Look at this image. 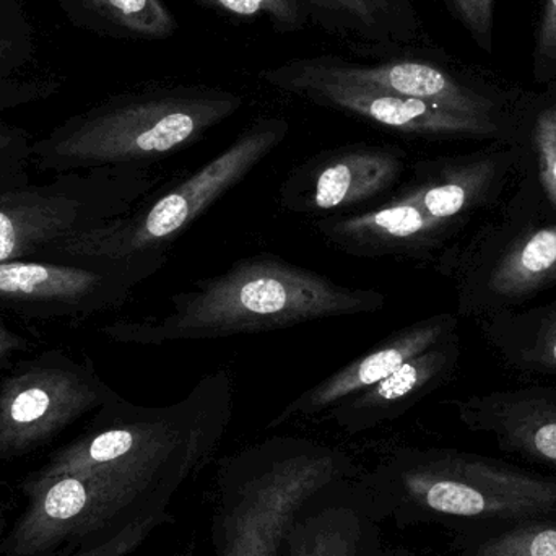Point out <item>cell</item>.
<instances>
[{
  "instance_id": "ac0fdd59",
  "label": "cell",
  "mask_w": 556,
  "mask_h": 556,
  "mask_svg": "<svg viewBox=\"0 0 556 556\" xmlns=\"http://www.w3.org/2000/svg\"><path fill=\"white\" fill-rule=\"evenodd\" d=\"M515 165V150L420 165L405 191L431 217L459 227L464 217L492 201Z\"/></svg>"
},
{
  "instance_id": "7a4b0ae2",
  "label": "cell",
  "mask_w": 556,
  "mask_h": 556,
  "mask_svg": "<svg viewBox=\"0 0 556 556\" xmlns=\"http://www.w3.org/2000/svg\"><path fill=\"white\" fill-rule=\"evenodd\" d=\"M243 106L222 90L126 94L75 114L33 142L31 163L52 176L103 166H149L191 146Z\"/></svg>"
},
{
  "instance_id": "836d02e7",
  "label": "cell",
  "mask_w": 556,
  "mask_h": 556,
  "mask_svg": "<svg viewBox=\"0 0 556 556\" xmlns=\"http://www.w3.org/2000/svg\"><path fill=\"white\" fill-rule=\"evenodd\" d=\"M369 5L375 9V12L378 15H382V13H389V9H391V0H368Z\"/></svg>"
},
{
  "instance_id": "83f0119b",
  "label": "cell",
  "mask_w": 556,
  "mask_h": 556,
  "mask_svg": "<svg viewBox=\"0 0 556 556\" xmlns=\"http://www.w3.org/2000/svg\"><path fill=\"white\" fill-rule=\"evenodd\" d=\"M61 85L54 80H41V78H13V80L0 84V114L5 111L16 110L46 98L59 91Z\"/></svg>"
},
{
  "instance_id": "603a6c76",
  "label": "cell",
  "mask_w": 556,
  "mask_h": 556,
  "mask_svg": "<svg viewBox=\"0 0 556 556\" xmlns=\"http://www.w3.org/2000/svg\"><path fill=\"white\" fill-rule=\"evenodd\" d=\"M457 556H556V513L456 535Z\"/></svg>"
},
{
  "instance_id": "277c9868",
  "label": "cell",
  "mask_w": 556,
  "mask_h": 556,
  "mask_svg": "<svg viewBox=\"0 0 556 556\" xmlns=\"http://www.w3.org/2000/svg\"><path fill=\"white\" fill-rule=\"evenodd\" d=\"M225 467L214 522L217 556H281L296 516L349 469L339 451L300 438H274Z\"/></svg>"
},
{
  "instance_id": "e575fe53",
  "label": "cell",
  "mask_w": 556,
  "mask_h": 556,
  "mask_svg": "<svg viewBox=\"0 0 556 556\" xmlns=\"http://www.w3.org/2000/svg\"><path fill=\"white\" fill-rule=\"evenodd\" d=\"M7 528V506L3 503H0V538H2L3 532H5Z\"/></svg>"
},
{
  "instance_id": "4fadbf2b",
  "label": "cell",
  "mask_w": 556,
  "mask_h": 556,
  "mask_svg": "<svg viewBox=\"0 0 556 556\" xmlns=\"http://www.w3.org/2000/svg\"><path fill=\"white\" fill-rule=\"evenodd\" d=\"M467 430L486 434L503 453L556 473V389L529 386L456 402Z\"/></svg>"
},
{
  "instance_id": "d4e9b609",
  "label": "cell",
  "mask_w": 556,
  "mask_h": 556,
  "mask_svg": "<svg viewBox=\"0 0 556 556\" xmlns=\"http://www.w3.org/2000/svg\"><path fill=\"white\" fill-rule=\"evenodd\" d=\"M212 9L241 18L267 16L281 29H298L306 25V0H199Z\"/></svg>"
},
{
  "instance_id": "f546056e",
  "label": "cell",
  "mask_w": 556,
  "mask_h": 556,
  "mask_svg": "<svg viewBox=\"0 0 556 556\" xmlns=\"http://www.w3.org/2000/svg\"><path fill=\"white\" fill-rule=\"evenodd\" d=\"M539 72L548 78V75L556 72V0H544L542 7L541 23H539L538 46Z\"/></svg>"
},
{
  "instance_id": "7402d4cb",
  "label": "cell",
  "mask_w": 556,
  "mask_h": 556,
  "mask_svg": "<svg viewBox=\"0 0 556 556\" xmlns=\"http://www.w3.org/2000/svg\"><path fill=\"white\" fill-rule=\"evenodd\" d=\"M525 175L511 208L539 220L556 222V106L545 108L532 124Z\"/></svg>"
},
{
  "instance_id": "2e32d148",
  "label": "cell",
  "mask_w": 556,
  "mask_h": 556,
  "mask_svg": "<svg viewBox=\"0 0 556 556\" xmlns=\"http://www.w3.org/2000/svg\"><path fill=\"white\" fill-rule=\"evenodd\" d=\"M459 353V336L451 333L378 384L333 405L326 417L349 433H359L397 418L444 382L456 368Z\"/></svg>"
},
{
  "instance_id": "4316f807",
  "label": "cell",
  "mask_w": 556,
  "mask_h": 556,
  "mask_svg": "<svg viewBox=\"0 0 556 556\" xmlns=\"http://www.w3.org/2000/svg\"><path fill=\"white\" fill-rule=\"evenodd\" d=\"M33 140L22 127L0 121V173H26L31 163Z\"/></svg>"
},
{
  "instance_id": "7c38bea8",
  "label": "cell",
  "mask_w": 556,
  "mask_h": 556,
  "mask_svg": "<svg viewBox=\"0 0 556 556\" xmlns=\"http://www.w3.org/2000/svg\"><path fill=\"white\" fill-rule=\"evenodd\" d=\"M405 168L397 147L352 146L320 153L290 173L281 205L296 214L336 215L391 191Z\"/></svg>"
},
{
  "instance_id": "e0dca14e",
  "label": "cell",
  "mask_w": 556,
  "mask_h": 556,
  "mask_svg": "<svg viewBox=\"0 0 556 556\" xmlns=\"http://www.w3.org/2000/svg\"><path fill=\"white\" fill-rule=\"evenodd\" d=\"M300 62L307 71L332 80L415 98V100L456 111V113L469 114V116L496 119V106L490 98L477 93L472 88L464 87L437 65L415 61L358 65L332 58Z\"/></svg>"
},
{
  "instance_id": "f1b7e54d",
  "label": "cell",
  "mask_w": 556,
  "mask_h": 556,
  "mask_svg": "<svg viewBox=\"0 0 556 556\" xmlns=\"http://www.w3.org/2000/svg\"><path fill=\"white\" fill-rule=\"evenodd\" d=\"M457 16L486 52L493 49L495 0H453Z\"/></svg>"
},
{
  "instance_id": "52a82bcc",
  "label": "cell",
  "mask_w": 556,
  "mask_h": 556,
  "mask_svg": "<svg viewBox=\"0 0 556 556\" xmlns=\"http://www.w3.org/2000/svg\"><path fill=\"white\" fill-rule=\"evenodd\" d=\"M168 263V251L127 257L0 263V313L26 319H81L116 309Z\"/></svg>"
},
{
  "instance_id": "9c48e42d",
  "label": "cell",
  "mask_w": 556,
  "mask_h": 556,
  "mask_svg": "<svg viewBox=\"0 0 556 556\" xmlns=\"http://www.w3.org/2000/svg\"><path fill=\"white\" fill-rule=\"evenodd\" d=\"M28 498L23 515L0 544L2 556L55 554L100 532H114L137 516L163 508L165 500L132 486L78 476L33 472L22 483Z\"/></svg>"
},
{
  "instance_id": "44dd1931",
  "label": "cell",
  "mask_w": 556,
  "mask_h": 556,
  "mask_svg": "<svg viewBox=\"0 0 556 556\" xmlns=\"http://www.w3.org/2000/svg\"><path fill=\"white\" fill-rule=\"evenodd\" d=\"M313 503L291 525L285 556H363L365 528L356 509L343 505L309 509Z\"/></svg>"
},
{
  "instance_id": "4dcf8cb0",
  "label": "cell",
  "mask_w": 556,
  "mask_h": 556,
  "mask_svg": "<svg viewBox=\"0 0 556 556\" xmlns=\"http://www.w3.org/2000/svg\"><path fill=\"white\" fill-rule=\"evenodd\" d=\"M320 9L336 13L340 18L363 29H375L381 25L379 15L368 0H314Z\"/></svg>"
},
{
  "instance_id": "8992f818",
  "label": "cell",
  "mask_w": 556,
  "mask_h": 556,
  "mask_svg": "<svg viewBox=\"0 0 556 556\" xmlns=\"http://www.w3.org/2000/svg\"><path fill=\"white\" fill-rule=\"evenodd\" d=\"M155 185L149 166L124 165L0 189V263L41 260L49 248L129 214Z\"/></svg>"
},
{
  "instance_id": "1f68e13d",
  "label": "cell",
  "mask_w": 556,
  "mask_h": 556,
  "mask_svg": "<svg viewBox=\"0 0 556 556\" xmlns=\"http://www.w3.org/2000/svg\"><path fill=\"white\" fill-rule=\"evenodd\" d=\"M28 349V340L7 326L5 320L0 317V369L7 368L16 353L26 352Z\"/></svg>"
},
{
  "instance_id": "ffe728a7",
  "label": "cell",
  "mask_w": 556,
  "mask_h": 556,
  "mask_svg": "<svg viewBox=\"0 0 556 556\" xmlns=\"http://www.w3.org/2000/svg\"><path fill=\"white\" fill-rule=\"evenodd\" d=\"M78 26L132 39H166L178 23L163 0H58Z\"/></svg>"
},
{
  "instance_id": "ba28073f",
  "label": "cell",
  "mask_w": 556,
  "mask_h": 556,
  "mask_svg": "<svg viewBox=\"0 0 556 556\" xmlns=\"http://www.w3.org/2000/svg\"><path fill=\"white\" fill-rule=\"evenodd\" d=\"M114 394L90 358L48 350L16 363L0 379V463L46 446Z\"/></svg>"
},
{
  "instance_id": "6da1fadb",
  "label": "cell",
  "mask_w": 556,
  "mask_h": 556,
  "mask_svg": "<svg viewBox=\"0 0 556 556\" xmlns=\"http://www.w3.org/2000/svg\"><path fill=\"white\" fill-rule=\"evenodd\" d=\"M384 306L379 291L343 287L278 257L257 256L175 294L163 316L117 320L101 332L114 342L165 345L270 332L311 320L376 313Z\"/></svg>"
},
{
  "instance_id": "d6986e66",
  "label": "cell",
  "mask_w": 556,
  "mask_h": 556,
  "mask_svg": "<svg viewBox=\"0 0 556 556\" xmlns=\"http://www.w3.org/2000/svg\"><path fill=\"white\" fill-rule=\"evenodd\" d=\"M483 320V332L518 371L556 375V301L531 309L503 311Z\"/></svg>"
},
{
  "instance_id": "5b68a950",
  "label": "cell",
  "mask_w": 556,
  "mask_h": 556,
  "mask_svg": "<svg viewBox=\"0 0 556 556\" xmlns=\"http://www.w3.org/2000/svg\"><path fill=\"white\" fill-rule=\"evenodd\" d=\"M288 130L287 121L277 117L254 124L178 185L156 194L153 191L124 217L49 248L41 260L127 257L168 251L169 244L280 146Z\"/></svg>"
},
{
  "instance_id": "5bb4252c",
  "label": "cell",
  "mask_w": 556,
  "mask_h": 556,
  "mask_svg": "<svg viewBox=\"0 0 556 556\" xmlns=\"http://www.w3.org/2000/svg\"><path fill=\"white\" fill-rule=\"evenodd\" d=\"M454 332H457V317L453 314H440L404 327L371 352L353 359L340 371L298 395L270 421L269 428L280 427L296 418L326 414L333 405L378 384L408 359L427 352Z\"/></svg>"
},
{
  "instance_id": "9a60e30c",
  "label": "cell",
  "mask_w": 556,
  "mask_h": 556,
  "mask_svg": "<svg viewBox=\"0 0 556 556\" xmlns=\"http://www.w3.org/2000/svg\"><path fill=\"white\" fill-rule=\"evenodd\" d=\"M316 228L333 247L355 256L425 253L454 230L428 215L405 189L369 211L320 218Z\"/></svg>"
},
{
  "instance_id": "484cf974",
  "label": "cell",
  "mask_w": 556,
  "mask_h": 556,
  "mask_svg": "<svg viewBox=\"0 0 556 556\" xmlns=\"http://www.w3.org/2000/svg\"><path fill=\"white\" fill-rule=\"evenodd\" d=\"M165 519H168L165 509L156 508L152 511L137 516L132 521L124 525L123 528L114 531L113 534L84 545L80 551L74 554H51L42 556H126L136 551L152 531H155Z\"/></svg>"
},
{
  "instance_id": "d6a6232c",
  "label": "cell",
  "mask_w": 556,
  "mask_h": 556,
  "mask_svg": "<svg viewBox=\"0 0 556 556\" xmlns=\"http://www.w3.org/2000/svg\"><path fill=\"white\" fill-rule=\"evenodd\" d=\"M29 175L26 173H0V189L10 188V186L28 185Z\"/></svg>"
},
{
  "instance_id": "30bf717a",
  "label": "cell",
  "mask_w": 556,
  "mask_h": 556,
  "mask_svg": "<svg viewBox=\"0 0 556 556\" xmlns=\"http://www.w3.org/2000/svg\"><path fill=\"white\" fill-rule=\"evenodd\" d=\"M456 277L463 316L518 309L556 287V222L509 208L508 220L473 241Z\"/></svg>"
},
{
  "instance_id": "cb8c5ba5",
  "label": "cell",
  "mask_w": 556,
  "mask_h": 556,
  "mask_svg": "<svg viewBox=\"0 0 556 556\" xmlns=\"http://www.w3.org/2000/svg\"><path fill=\"white\" fill-rule=\"evenodd\" d=\"M35 54V31L18 0H0V84L16 75Z\"/></svg>"
},
{
  "instance_id": "8fae6325",
  "label": "cell",
  "mask_w": 556,
  "mask_h": 556,
  "mask_svg": "<svg viewBox=\"0 0 556 556\" xmlns=\"http://www.w3.org/2000/svg\"><path fill=\"white\" fill-rule=\"evenodd\" d=\"M263 78L280 90L408 136L495 139L503 134L498 119L469 116L415 98L332 80L307 71L300 61L270 68L264 72Z\"/></svg>"
},
{
  "instance_id": "3957f363",
  "label": "cell",
  "mask_w": 556,
  "mask_h": 556,
  "mask_svg": "<svg viewBox=\"0 0 556 556\" xmlns=\"http://www.w3.org/2000/svg\"><path fill=\"white\" fill-rule=\"evenodd\" d=\"M395 503L412 522H438L454 535L556 513V473L457 450H410L391 466Z\"/></svg>"
}]
</instances>
